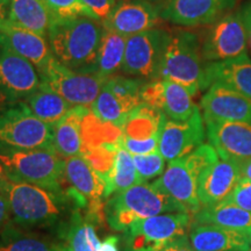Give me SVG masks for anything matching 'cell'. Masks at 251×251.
<instances>
[{
    "label": "cell",
    "instance_id": "obj_1",
    "mask_svg": "<svg viewBox=\"0 0 251 251\" xmlns=\"http://www.w3.org/2000/svg\"><path fill=\"white\" fill-rule=\"evenodd\" d=\"M4 193L11 207L12 222L25 230H57L75 209H83L67 190L49 191L12 176Z\"/></svg>",
    "mask_w": 251,
    "mask_h": 251
},
{
    "label": "cell",
    "instance_id": "obj_2",
    "mask_svg": "<svg viewBox=\"0 0 251 251\" xmlns=\"http://www.w3.org/2000/svg\"><path fill=\"white\" fill-rule=\"evenodd\" d=\"M103 26L98 19L52 20L48 30L52 56L77 72L97 74V58Z\"/></svg>",
    "mask_w": 251,
    "mask_h": 251
},
{
    "label": "cell",
    "instance_id": "obj_3",
    "mask_svg": "<svg viewBox=\"0 0 251 251\" xmlns=\"http://www.w3.org/2000/svg\"><path fill=\"white\" fill-rule=\"evenodd\" d=\"M165 213L187 212L174 198L158 190L152 183L135 185L113 194L105 206L106 219L109 227L115 231H126L135 221Z\"/></svg>",
    "mask_w": 251,
    "mask_h": 251
},
{
    "label": "cell",
    "instance_id": "obj_4",
    "mask_svg": "<svg viewBox=\"0 0 251 251\" xmlns=\"http://www.w3.org/2000/svg\"><path fill=\"white\" fill-rule=\"evenodd\" d=\"M218 159L219 155L214 147L209 143H202L188 155L169 162L168 168L152 185L174 198L188 214L194 215L201 209L198 198L200 175Z\"/></svg>",
    "mask_w": 251,
    "mask_h": 251
},
{
    "label": "cell",
    "instance_id": "obj_5",
    "mask_svg": "<svg viewBox=\"0 0 251 251\" xmlns=\"http://www.w3.org/2000/svg\"><path fill=\"white\" fill-rule=\"evenodd\" d=\"M205 65L201 43L196 34L176 30L165 49L158 78L179 84L194 97L205 90Z\"/></svg>",
    "mask_w": 251,
    "mask_h": 251
},
{
    "label": "cell",
    "instance_id": "obj_6",
    "mask_svg": "<svg viewBox=\"0 0 251 251\" xmlns=\"http://www.w3.org/2000/svg\"><path fill=\"white\" fill-rule=\"evenodd\" d=\"M54 128L31 113L25 101L0 106V152L54 149Z\"/></svg>",
    "mask_w": 251,
    "mask_h": 251
},
{
    "label": "cell",
    "instance_id": "obj_7",
    "mask_svg": "<svg viewBox=\"0 0 251 251\" xmlns=\"http://www.w3.org/2000/svg\"><path fill=\"white\" fill-rule=\"evenodd\" d=\"M0 163L12 177L55 192H64L65 158L55 149L0 152Z\"/></svg>",
    "mask_w": 251,
    "mask_h": 251
},
{
    "label": "cell",
    "instance_id": "obj_8",
    "mask_svg": "<svg viewBox=\"0 0 251 251\" xmlns=\"http://www.w3.org/2000/svg\"><path fill=\"white\" fill-rule=\"evenodd\" d=\"M187 213H165L139 220L125 233L127 251H158L177 237L187 234L191 227Z\"/></svg>",
    "mask_w": 251,
    "mask_h": 251
},
{
    "label": "cell",
    "instance_id": "obj_9",
    "mask_svg": "<svg viewBox=\"0 0 251 251\" xmlns=\"http://www.w3.org/2000/svg\"><path fill=\"white\" fill-rule=\"evenodd\" d=\"M170 36L162 28H152L128 37L121 71L144 80L158 79Z\"/></svg>",
    "mask_w": 251,
    "mask_h": 251
},
{
    "label": "cell",
    "instance_id": "obj_10",
    "mask_svg": "<svg viewBox=\"0 0 251 251\" xmlns=\"http://www.w3.org/2000/svg\"><path fill=\"white\" fill-rule=\"evenodd\" d=\"M41 83L58 93L72 106H92L108 79L98 74L77 72L59 63L55 57L39 72Z\"/></svg>",
    "mask_w": 251,
    "mask_h": 251
},
{
    "label": "cell",
    "instance_id": "obj_11",
    "mask_svg": "<svg viewBox=\"0 0 251 251\" xmlns=\"http://www.w3.org/2000/svg\"><path fill=\"white\" fill-rule=\"evenodd\" d=\"M201 51L205 62L227 61L248 55L246 27L241 8L229 12L212 24L203 37Z\"/></svg>",
    "mask_w": 251,
    "mask_h": 251
},
{
    "label": "cell",
    "instance_id": "obj_12",
    "mask_svg": "<svg viewBox=\"0 0 251 251\" xmlns=\"http://www.w3.org/2000/svg\"><path fill=\"white\" fill-rule=\"evenodd\" d=\"M41 85L36 68L0 45V106L25 101Z\"/></svg>",
    "mask_w": 251,
    "mask_h": 251
},
{
    "label": "cell",
    "instance_id": "obj_13",
    "mask_svg": "<svg viewBox=\"0 0 251 251\" xmlns=\"http://www.w3.org/2000/svg\"><path fill=\"white\" fill-rule=\"evenodd\" d=\"M237 0H163L161 18L184 27L212 25L233 11Z\"/></svg>",
    "mask_w": 251,
    "mask_h": 251
},
{
    "label": "cell",
    "instance_id": "obj_14",
    "mask_svg": "<svg viewBox=\"0 0 251 251\" xmlns=\"http://www.w3.org/2000/svg\"><path fill=\"white\" fill-rule=\"evenodd\" d=\"M203 124L205 120L199 108L184 121L166 118L162 126L158 146V151L165 161L181 158L201 146L206 135Z\"/></svg>",
    "mask_w": 251,
    "mask_h": 251
},
{
    "label": "cell",
    "instance_id": "obj_15",
    "mask_svg": "<svg viewBox=\"0 0 251 251\" xmlns=\"http://www.w3.org/2000/svg\"><path fill=\"white\" fill-rule=\"evenodd\" d=\"M140 99L176 121L187 120L199 108L184 86L165 78L146 81L140 91Z\"/></svg>",
    "mask_w": 251,
    "mask_h": 251
},
{
    "label": "cell",
    "instance_id": "obj_16",
    "mask_svg": "<svg viewBox=\"0 0 251 251\" xmlns=\"http://www.w3.org/2000/svg\"><path fill=\"white\" fill-rule=\"evenodd\" d=\"M64 176L67 183L87 201L86 214L94 222L100 224L105 214L102 199L105 198L106 185L103 180L81 155L65 158Z\"/></svg>",
    "mask_w": 251,
    "mask_h": 251
},
{
    "label": "cell",
    "instance_id": "obj_17",
    "mask_svg": "<svg viewBox=\"0 0 251 251\" xmlns=\"http://www.w3.org/2000/svg\"><path fill=\"white\" fill-rule=\"evenodd\" d=\"M203 120H219L251 125V98L215 83L201 99Z\"/></svg>",
    "mask_w": 251,
    "mask_h": 251
},
{
    "label": "cell",
    "instance_id": "obj_18",
    "mask_svg": "<svg viewBox=\"0 0 251 251\" xmlns=\"http://www.w3.org/2000/svg\"><path fill=\"white\" fill-rule=\"evenodd\" d=\"M207 137L220 158L227 161L251 159V125L205 120Z\"/></svg>",
    "mask_w": 251,
    "mask_h": 251
},
{
    "label": "cell",
    "instance_id": "obj_19",
    "mask_svg": "<svg viewBox=\"0 0 251 251\" xmlns=\"http://www.w3.org/2000/svg\"><path fill=\"white\" fill-rule=\"evenodd\" d=\"M161 14L149 0H126L115 5L102 26L126 37L156 28Z\"/></svg>",
    "mask_w": 251,
    "mask_h": 251
},
{
    "label": "cell",
    "instance_id": "obj_20",
    "mask_svg": "<svg viewBox=\"0 0 251 251\" xmlns=\"http://www.w3.org/2000/svg\"><path fill=\"white\" fill-rule=\"evenodd\" d=\"M242 176L235 162L220 158L206 168L198 180V198L202 207L222 202L233 193Z\"/></svg>",
    "mask_w": 251,
    "mask_h": 251
},
{
    "label": "cell",
    "instance_id": "obj_21",
    "mask_svg": "<svg viewBox=\"0 0 251 251\" xmlns=\"http://www.w3.org/2000/svg\"><path fill=\"white\" fill-rule=\"evenodd\" d=\"M0 45H4L30 63L41 72L54 56L45 36L11 24L7 20L0 30Z\"/></svg>",
    "mask_w": 251,
    "mask_h": 251
},
{
    "label": "cell",
    "instance_id": "obj_22",
    "mask_svg": "<svg viewBox=\"0 0 251 251\" xmlns=\"http://www.w3.org/2000/svg\"><path fill=\"white\" fill-rule=\"evenodd\" d=\"M215 83L251 98V58L244 55L227 61L206 62L205 90Z\"/></svg>",
    "mask_w": 251,
    "mask_h": 251
},
{
    "label": "cell",
    "instance_id": "obj_23",
    "mask_svg": "<svg viewBox=\"0 0 251 251\" xmlns=\"http://www.w3.org/2000/svg\"><path fill=\"white\" fill-rule=\"evenodd\" d=\"M190 241L194 251H249L251 244L246 231L211 225L192 226Z\"/></svg>",
    "mask_w": 251,
    "mask_h": 251
},
{
    "label": "cell",
    "instance_id": "obj_24",
    "mask_svg": "<svg viewBox=\"0 0 251 251\" xmlns=\"http://www.w3.org/2000/svg\"><path fill=\"white\" fill-rule=\"evenodd\" d=\"M90 107L74 106L54 127V149L63 158L79 156L83 151V121Z\"/></svg>",
    "mask_w": 251,
    "mask_h": 251
},
{
    "label": "cell",
    "instance_id": "obj_25",
    "mask_svg": "<svg viewBox=\"0 0 251 251\" xmlns=\"http://www.w3.org/2000/svg\"><path fill=\"white\" fill-rule=\"evenodd\" d=\"M94 224L89 215L81 213V209H75L56 230L61 244L69 251H99L101 242L97 236Z\"/></svg>",
    "mask_w": 251,
    "mask_h": 251
},
{
    "label": "cell",
    "instance_id": "obj_26",
    "mask_svg": "<svg viewBox=\"0 0 251 251\" xmlns=\"http://www.w3.org/2000/svg\"><path fill=\"white\" fill-rule=\"evenodd\" d=\"M7 20L18 27L48 36L52 18L45 0H11Z\"/></svg>",
    "mask_w": 251,
    "mask_h": 251
},
{
    "label": "cell",
    "instance_id": "obj_27",
    "mask_svg": "<svg viewBox=\"0 0 251 251\" xmlns=\"http://www.w3.org/2000/svg\"><path fill=\"white\" fill-rule=\"evenodd\" d=\"M166 115L148 103L141 102L126 119L122 125V137L143 141L161 136L162 126Z\"/></svg>",
    "mask_w": 251,
    "mask_h": 251
},
{
    "label": "cell",
    "instance_id": "obj_28",
    "mask_svg": "<svg viewBox=\"0 0 251 251\" xmlns=\"http://www.w3.org/2000/svg\"><path fill=\"white\" fill-rule=\"evenodd\" d=\"M211 225L248 231L251 229V213L231 202L222 201L214 206L202 207L193 215L192 226Z\"/></svg>",
    "mask_w": 251,
    "mask_h": 251
},
{
    "label": "cell",
    "instance_id": "obj_29",
    "mask_svg": "<svg viewBox=\"0 0 251 251\" xmlns=\"http://www.w3.org/2000/svg\"><path fill=\"white\" fill-rule=\"evenodd\" d=\"M25 102L37 119L51 127L62 120L74 107L58 93L43 83H41L39 89L28 97Z\"/></svg>",
    "mask_w": 251,
    "mask_h": 251
},
{
    "label": "cell",
    "instance_id": "obj_30",
    "mask_svg": "<svg viewBox=\"0 0 251 251\" xmlns=\"http://www.w3.org/2000/svg\"><path fill=\"white\" fill-rule=\"evenodd\" d=\"M127 39L128 37L103 27L97 58V74L109 79L121 70Z\"/></svg>",
    "mask_w": 251,
    "mask_h": 251
},
{
    "label": "cell",
    "instance_id": "obj_31",
    "mask_svg": "<svg viewBox=\"0 0 251 251\" xmlns=\"http://www.w3.org/2000/svg\"><path fill=\"white\" fill-rule=\"evenodd\" d=\"M61 243L25 230L13 222L0 230V251H59Z\"/></svg>",
    "mask_w": 251,
    "mask_h": 251
},
{
    "label": "cell",
    "instance_id": "obj_32",
    "mask_svg": "<svg viewBox=\"0 0 251 251\" xmlns=\"http://www.w3.org/2000/svg\"><path fill=\"white\" fill-rule=\"evenodd\" d=\"M139 184H142V180L135 168L133 155L120 144V148L115 155L113 169L105 184V198L112 197L113 194L120 193Z\"/></svg>",
    "mask_w": 251,
    "mask_h": 251
},
{
    "label": "cell",
    "instance_id": "obj_33",
    "mask_svg": "<svg viewBox=\"0 0 251 251\" xmlns=\"http://www.w3.org/2000/svg\"><path fill=\"white\" fill-rule=\"evenodd\" d=\"M134 108V106L117 98L107 87L103 85L99 96L97 97V99L91 106V112L100 121L121 128L128 114Z\"/></svg>",
    "mask_w": 251,
    "mask_h": 251
},
{
    "label": "cell",
    "instance_id": "obj_34",
    "mask_svg": "<svg viewBox=\"0 0 251 251\" xmlns=\"http://www.w3.org/2000/svg\"><path fill=\"white\" fill-rule=\"evenodd\" d=\"M120 148V141L117 143H102L98 147L84 149L81 156L86 159L91 168L97 172V175L106 184L109 174H111L114 158Z\"/></svg>",
    "mask_w": 251,
    "mask_h": 251
},
{
    "label": "cell",
    "instance_id": "obj_35",
    "mask_svg": "<svg viewBox=\"0 0 251 251\" xmlns=\"http://www.w3.org/2000/svg\"><path fill=\"white\" fill-rule=\"evenodd\" d=\"M146 83L141 78H129L125 76H113L106 81L105 86L124 102L136 107L141 103L140 91Z\"/></svg>",
    "mask_w": 251,
    "mask_h": 251
},
{
    "label": "cell",
    "instance_id": "obj_36",
    "mask_svg": "<svg viewBox=\"0 0 251 251\" xmlns=\"http://www.w3.org/2000/svg\"><path fill=\"white\" fill-rule=\"evenodd\" d=\"M45 2L52 20H65L81 17L98 19L81 0H45Z\"/></svg>",
    "mask_w": 251,
    "mask_h": 251
},
{
    "label": "cell",
    "instance_id": "obj_37",
    "mask_svg": "<svg viewBox=\"0 0 251 251\" xmlns=\"http://www.w3.org/2000/svg\"><path fill=\"white\" fill-rule=\"evenodd\" d=\"M133 161L142 183L161 177L165 171V158L159 151L147 155H134Z\"/></svg>",
    "mask_w": 251,
    "mask_h": 251
},
{
    "label": "cell",
    "instance_id": "obj_38",
    "mask_svg": "<svg viewBox=\"0 0 251 251\" xmlns=\"http://www.w3.org/2000/svg\"><path fill=\"white\" fill-rule=\"evenodd\" d=\"M224 201L234 203L251 213V180L241 178L233 193Z\"/></svg>",
    "mask_w": 251,
    "mask_h": 251
},
{
    "label": "cell",
    "instance_id": "obj_39",
    "mask_svg": "<svg viewBox=\"0 0 251 251\" xmlns=\"http://www.w3.org/2000/svg\"><path fill=\"white\" fill-rule=\"evenodd\" d=\"M120 144L121 147L130 152L131 155H147V153H151L158 151L159 146V136L153 137L150 140H143V141H136L130 139H125V137H120Z\"/></svg>",
    "mask_w": 251,
    "mask_h": 251
},
{
    "label": "cell",
    "instance_id": "obj_40",
    "mask_svg": "<svg viewBox=\"0 0 251 251\" xmlns=\"http://www.w3.org/2000/svg\"><path fill=\"white\" fill-rule=\"evenodd\" d=\"M81 1L93 12V14L100 21L105 20L117 5L115 0H81Z\"/></svg>",
    "mask_w": 251,
    "mask_h": 251
},
{
    "label": "cell",
    "instance_id": "obj_41",
    "mask_svg": "<svg viewBox=\"0 0 251 251\" xmlns=\"http://www.w3.org/2000/svg\"><path fill=\"white\" fill-rule=\"evenodd\" d=\"M158 251H194V249L192 244H191L190 237L186 234L171 241L170 243H168Z\"/></svg>",
    "mask_w": 251,
    "mask_h": 251
},
{
    "label": "cell",
    "instance_id": "obj_42",
    "mask_svg": "<svg viewBox=\"0 0 251 251\" xmlns=\"http://www.w3.org/2000/svg\"><path fill=\"white\" fill-rule=\"evenodd\" d=\"M242 18L244 27H246V34H247V47H248V55H250L251 58V0L247 1L242 7Z\"/></svg>",
    "mask_w": 251,
    "mask_h": 251
},
{
    "label": "cell",
    "instance_id": "obj_43",
    "mask_svg": "<svg viewBox=\"0 0 251 251\" xmlns=\"http://www.w3.org/2000/svg\"><path fill=\"white\" fill-rule=\"evenodd\" d=\"M12 222V213L7 197L0 192V230Z\"/></svg>",
    "mask_w": 251,
    "mask_h": 251
},
{
    "label": "cell",
    "instance_id": "obj_44",
    "mask_svg": "<svg viewBox=\"0 0 251 251\" xmlns=\"http://www.w3.org/2000/svg\"><path fill=\"white\" fill-rule=\"evenodd\" d=\"M119 238L117 236H108L103 240L99 251H119Z\"/></svg>",
    "mask_w": 251,
    "mask_h": 251
},
{
    "label": "cell",
    "instance_id": "obj_45",
    "mask_svg": "<svg viewBox=\"0 0 251 251\" xmlns=\"http://www.w3.org/2000/svg\"><path fill=\"white\" fill-rule=\"evenodd\" d=\"M233 162V161H231ZM235 164L237 165L240 174L242 176V178L251 180V159H246V161H237L235 162Z\"/></svg>",
    "mask_w": 251,
    "mask_h": 251
},
{
    "label": "cell",
    "instance_id": "obj_46",
    "mask_svg": "<svg viewBox=\"0 0 251 251\" xmlns=\"http://www.w3.org/2000/svg\"><path fill=\"white\" fill-rule=\"evenodd\" d=\"M11 175L6 170L5 166L0 163V192H5L6 186H7Z\"/></svg>",
    "mask_w": 251,
    "mask_h": 251
},
{
    "label": "cell",
    "instance_id": "obj_47",
    "mask_svg": "<svg viewBox=\"0 0 251 251\" xmlns=\"http://www.w3.org/2000/svg\"><path fill=\"white\" fill-rule=\"evenodd\" d=\"M7 9H6V6H0V30H1L4 24L7 21Z\"/></svg>",
    "mask_w": 251,
    "mask_h": 251
},
{
    "label": "cell",
    "instance_id": "obj_48",
    "mask_svg": "<svg viewBox=\"0 0 251 251\" xmlns=\"http://www.w3.org/2000/svg\"><path fill=\"white\" fill-rule=\"evenodd\" d=\"M11 0H0V6H7Z\"/></svg>",
    "mask_w": 251,
    "mask_h": 251
},
{
    "label": "cell",
    "instance_id": "obj_49",
    "mask_svg": "<svg viewBox=\"0 0 251 251\" xmlns=\"http://www.w3.org/2000/svg\"><path fill=\"white\" fill-rule=\"evenodd\" d=\"M59 251H69V250L67 249V248H65V247H63L62 244H61V248H59Z\"/></svg>",
    "mask_w": 251,
    "mask_h": 251
},
{
    "label": "cell",
    "instance_id": "obj_50",
    "mask_svg": "<svg viewBox=\"0 0 251 251\" xmlns=\"http://www.w3.org/2000/svg\"><path fill=\"white\" fill-rule=\"evenodd\" d=\"M248 235H249V240H250V244H251V229L248 231Z\"/></svg>",
    "mask_w": 251,
    "mask_h": 251
},
{
    "label": "cell",
    "instance_id": "obj_51",
    "mask_svg": "<svg viewBox=\"0 0 251 251\" xmlns=\"http://www.w3.org/2000/svg\"><path fill=\"white\" fill-rule=\"evenodd\" d=\"M249 251H251V249H250V250H249Z\"/></svg>",
    "mask_w": 251,
    "mask_h": 251
}]
</instances>
